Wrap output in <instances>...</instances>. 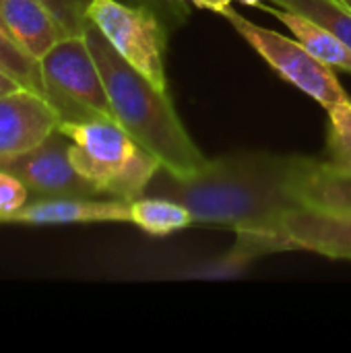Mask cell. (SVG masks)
<instances>
[{"mask_svg":"<svg viewBox=\"0 0 351 353\" xmlns=\"http://www.w3.org/2000/svg\"><path fill=\"white\" fill-rule=\"evenodd\" d=\"M323 161L304 155L236 153L209 163L190 178L163 168L153 182L157 196L184 205L194 223L232 230H275L288 213L306 207V190Z\"/></svg>","mask_w":351,"mask_h":353,"instance_id":"6da1fadb","label":"cell"},{"mask_svg":"<svg viewBox=\"0 0 351 353\" xmlns=\"http://www.w3.org/2000/svg\"><path fill=\"white\" fill-rule=\"evenodd\" d=\"M83 35L99 66L116 122L155 155L168 174L176 178L199 174L209 159L184 128L168 91L157 89L132 68L93 23L87 25Z\"/></svg>","mask_w":351,"mask_h":353,"instance_id":"7a4b0ae2","label":"cell"},{"mask_svg":"<svg viewBox=\"0 0 351 353\" xmlns=\"http://www.w3.org/2000/svg\"><path fill=\"white\" fill-rule=\"evenodd\" d=\"M58 130L70 141V163L99 196L130 203L143 196L161 170L159 159L114 120L60 122Z\"/></svg>","mask_w":351,"mask_h":353,"instance_id":"3957f363","label":"cell"},{"mask_svg":"<svg viewBox=\"0 0 351 353\" xmlns=\"http://www.w3.org/2000/svg\"><path fill=\"white\" fill-rule=\"evenodd\" d=\"M43 97L60 122L114 120V110L85 35L58 41L41 60Z\"/></svg>","mask_w":351,"mask_h":353,"instance_id":"277c9868","label":"cell"},{"mask_svg":"<svg viewBox=\"0 0 351 353\" xmlns=\"http://www.w3.org/2000/svg\"><path fill=\"white\" fill-rule=\"evenodd\" d=\"M223 17L281 79L310 95L325 110H331L337 103L350 99L337 74L333 72V66L319 60L298 39L285 37L275 29L261 27L232 6L223 10Z\"/></svg>","mask_w":351,"mask_h":353,"instance_id":"5b68a950","label":"cell"},{"mask_svg":"<svg viewBox=\"0 0 351 353\" xmlns=\"http://www.w3.org/2000/svg\"><path fill=\"white\" fill-rule=\"evenodd\" d=\"M89 21L132 68L157 89L168 91L163 64L166 33L153 12L118 0H91Z\"/></svg>","mask_w":351,"mask_h":353,"instance_id":"8992f818","label":"cell"},{"mask_svg":"<svg viewBox=\"0 0 351 353\" xmlns=\"http://www.w3.org/2000/svg\"><path fill=\"white\" fill-rule=\"evenodd\" d=\"M70 141L54 130L41 145L4 163L0 170L17 176L27 190L41 196H99L97 188L85 180L68 157Z\"/></svg>","mask_w":351,"mask_h":353,"instance_id":"52a82bcc","label":"cell"},{"mask_svg":"<svg viewBox=\"0 0 351 353\" xmlns=\"http://www.w3.org/2000/svg\"><path fill=\"white\" fill-rule=\"evenodd\" d=\"M58 124L60 116L43 95L23 87L0 95V168L41 145Z\"/></svg>","mask_w":351,"mask_h":353,"instance_id":"ba28073f","label":"cell"},{"mask_svg":"<svg viewBox=\"0 0 351 353\" xmlns=\"http://www.w3.org/2000/svg\"><path fill=\"white\" fill-rule=\"evenodd\" d=\"M2 223L68 225V223H130V205L122 199L41 196L19 211L6 213Z\"/></svg>","mask_w":351,"mask_h":353,"instance_id":"9c48e42d","label":"cell"},{"mask_svg":"<svg viewBox=\"0 0 351 353\" xmlns=\"http://www.w3.org/2000/svg\"><path fill=\"white\" fill-rule=\"evenodd\" d=\"M281 228L296 250L317 252L335 261H351V211L300 207L285 215Z\"/></svg>","mask_w":351,"mask_h":353,"instance_id":"30bf717a","label":"cell"},{"mask_svg":"<svg viewBox=\"0 0 351 353\" xmlns=\"http://www.w3.org/2000/svg\"><path fill=\"white\" fill-rule=\"evenodd\" d=\"M0 21L14 43L35 60L70 37L39 0H0Z\"/></svg>","mask_w":351,"mask_h":353,"instance_id":"8fae6325","label":"cell"},{"mask_svg":"<svg viewBox=\"0 0 351 353\" xmlns=\"http://www.w3.org/2000/svg\"><path fill=\"white\" fill-rule=\"evenodd\" d=\"M259 8H263L265 12H269L277 21H281L294 33V37L306 50H310L319 60H323L325 64H329L333 68H343V70L351 72V48H348L327 27L319 25L317 21H312L304 14H298V12L285 10V8L267 6V4H261Z\"/></svg>","mask_w":351,"mask_h":353,"instance_id":"7c38bea8","label":"cell"},{"mask_svg":"<svg viewBox=\"0 0 351 353\" xmlns=\"http://www.w3.org/2000/svg\"><path fill=\"white\" fill-rule=\"evenodd\" d=\"M130 205V223L149 236H170L194 223L192 213L168 196H139Z\"/></svg>","mask_w":351,"mask_h":353,"instance_id":"4fadbf2b","label":"cell"},{"mask_svg":"<svg viewBox=\"0 0 351 353\" xmlns=\"http://www.w3.org/2000/svg\"><path fill=\"white\" fill-rule=\"evenodd\" d=\"M271 4L317 21L351 48V6L345 0H271Z\"/></svg>","mask_w":351,"mask_h":353,"instance_id":"5bb4252c","label":"cell"},{"mask_svg":"<svg viewBox=\"0 0 351 353\" xmlns=\"http://www.w3.org/2000/svg\"><path fill=\"white\" fill-rule=\"evenodd\" d=\"M327 112V161H323V168L331 174L351 176V99Z\"/></svg>","mask_w":351,"mask_h":353,"instance_id":"9a60e30c","label":"cell"},{"mask_svg":"<svg viewBox=\"0 0 351 353\" xmlns=\"http://www.w3.org/2000/svg\"><path fill=\"white\" fill-rule=\"evenodd\" d=\"M0 68L8 72L21 87L43 95L39 60L31 58L14 43V39L4 29L2 21H0Z\"/></svg>","mask_w":351,"mask_h":353,"instance_id":"2e32d148","label":"cell"},{"mask_svg":"<svg viewBox=\"0 0 351 353\" xmlns=\"http://www.w3.org/2000/svg\"><path fill=\"white\" fill-rule=\"evenodd\" d=\"M306 207L327 211H351V176L331 174L325 168L306 190Z\"/></svg>","mask_w":351,"mask_h":353,"instance_id":"e0dca14e","label":"cell"},{"mask_svg":"<svg viewBox=\"0 0 351 353\" xmlns=\"http://www.w3.org/2000/svg\"><path fill=\"white\" fill-rule=\"evenodd\" d=\"M68 35H83L89 21L91 0H39Z\"/></svg>","mask_w":351,"mask_h":353,"instance_id":"ac0fdd59","label":"cell"},{"mask_svg":"<svg viewBox=\"0 0 351 353\" xmlns=\"http://www.w3.org/2000/svg\"><path fill=\"white\" fill-rule=\"evenodd\" d=\"M27 186L10 172L0 170V223L6 213L19 211L27 203Z\"/></svg>","mask_w":351,"mask_h":353,"instance_id":"d6986e66","label":"cell"},{"mask_svg":"<svg viewBox=\"0 0 351 353\" xmlns=\"http://www.w3.org/2000/svg\"><path fill=\"white\" fill-rule=\"evenodd\" d=\"M186 2H192L197 8H205V10L223 14V10L230 8V2H232V0H186Z\"/></svg>","mask_w":351,"mask_h":353,"instance_id":"ffe728a7","label":"cell"},{"mask_svg":"<svg viewBox=\"0 0 351 353\" xmlns=\"http://www.w3.org/2000/svg\"><path fill=\"white\" fill-rule=\"evenodd\" d=\"M17 89H21V85H19L8 72H4V70L0 68V95L12 93V91H17ZM23 89H25V87H23Z\"/></svg>","mask_w":351,"mask_h":353,"instance_id":"44dd1931","label":"cell"},{"mask_svg":"<svg viewBox=\"0 0 351 353\" xmlns=\"http://www.w3.org/2000/svg\"><path fill=\"white\" fill-rule=\"evenodd\" d=\"M238 2H242V4H246V6H257V8H259L265 0H238Z\"/></svg>","mask_w":351,"mask_h":353,"instance_id":"7402d4cb","label":"cell"},{"mask_svg":"<svg viewBox=\"0 0 351 353\" xmlns=\"http://www.w3.org/2000/svg\"><path fill=\"white\" fill-rule=\"evenodd\" d=\"M345 2H348V4H350V6H351V0H345Z\"/></svg>","mask_w":351,"mask_h":353,"instance_id":"603a6c76","label":"cell"}]
</instances>
